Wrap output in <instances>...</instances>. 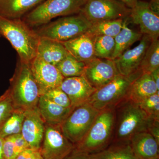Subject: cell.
<instances>
[{"mask_svg": "<svg viewBox=\"0 0 159 159\" xmlns=\"http://www.w3.org/2000/svg\"><path fill=\"white\" fill-rule=\"evenodd\" d=\"M148 3L151 10L159 15V0H151Z\"/></svg>", "mask_w": 159, "mask_h": 159, "instance_id": "cell-37", "label": "cell"}, {"mask_svg": "<svg viewBox=\"0 0 159 159\" xmlns=\"http://www.w3.org/2000/svg\"><path fill=\"white\" fill-rule=\"evenodd\" d=\"M119 1L124 3L127 7L131 9L136 5L139 0H119Z\"/></svg>", "mask_w": 159, "mask_h": 159, "instance_id": "cell-39", "label": "cell"}, {"mask_svg": "<svg viewBox=\"0 0 159 159\" xmlns=\"http://www.w3.org/2000/svg\"><path fill=\"white\" fill-rule=\"evenodd\" d=\"M94 48L95 57L111 60L115 50V39L106 35L94 36Z\"/></svg>", "mask_w": 159, "mask_h": 159, "instance_id": "cell-29", "label": "cell"}, {"mask_svg": "<svg viewBox=\"0 0 159 159\" xmlns=\"http://www.w3.org/2000/svg\"><path fill=\"white\" fill-rule=\"evenodd\" d=\"M8 89L16 109L25 111L37 107L40 95L30 64L19 60Z\"/></svg>", "mask_w": 159, "mask_h": 159, "instance_id": "cell-4", "label": "cell"}, {"mask_svg": "<svg viewBox=\"0 0 159 159\" xmlns=\"http://www.w3.org/2000/svg\"><path fill=\"white\" fill-rule=\"evenodd\" d=\"M25 111L16 109L6 120L0 124V138L21 134Z\"/></svg>", "mask_w": 159, "mask_h": 159, "instance_id": "cell-26", "label": "cell"}, {"mask_svg": "<svg viewBox=\"0 0 159 159\" xmlns=\"http://www.w3.org/2000/svg\"><path fill=\"white\" fill-rule=\"evenodd\" d=\"M37 107L45 123L51 124H61L74 108L57 105L44 95L40 97Z\"/></svg>", "mask_w": 159, "mask_h": 159, "instance_id": "cell-20", "label": "cell"}, {"mask_svg": "<svg viewBox=\"0 0 159 159\" xmlns=\"http://www.w3.org/2000/svg\"><path fill=\"white\" fill-rule=\"evenodd\" d=\"M41 157L40 149L29 148L20 152L16 159H38Z\"/></svg>", "mask_w": 159, "mask_h": 159, "instance_id": "cell-34", "label": "cell"}, {"mask_svg": "<svg viewBox=\"0 0 159 159\" xmlns=\"http://www.w3.org/2000/svg\"><path fill=\"white\" fill-rule=\"evenodd\" d=\"M30 67L40 96L60 87L65 78L56 66L46 62L38 56L31 61Z\"/></svg>", "mask_w": 159, "mask_h": 159, "instance_id": "cell-12", "label": "cell"}, {"mask_svg": "<svg viewBox=\"0 0 159 159\" xmlns=\"http://www.w3.org/2000/svg\"><path fill=\"white\" fill-rule=\"evenodd\" d=\"M92 24L80 13L64 16L35 30L40 37L64 42L85 34Z\"/></svg>", "mask_w": 159, "mask_h": 159, "instance_id": "cell-6", "label": "cell"}, {"mask_svg": "<svg viewBox=\"0 0 159 159\" xmlns=\"http://www.w3.org/2000/svg\"><path fill=\"white\" fill-rule=\"evenodd\" d=\"M94 36L87 32L73 39L61 42L69 54L77 60L86 64L96 58Z\"/></svg>", "mask_w": 159, "mask_h": 159, "instance_id": "cell-17", "label": "cell"}, {"mask_svg": "<svg viewBox=\"0 0 159 159\" xmlns=\"http://www.w3.org/2000/svg\"><path fill=\"white\" fill-rule=\"evenodd\" d=\"M14 135L4 139L3 150L4 159H16V155L15 151Z\"/></svg>", "mask_w": 159, "mask_h": 159, "instance_id": "cell-33", "label": "cell"}, {"mask_svg": "<svg viewBox=\"0 0 159 159\" xmlns=\"http://www.w3.org/2000/svg\"><path fill=\"white\" fill-rule=\"evenodd\" d=\"M139 76L127 77L118 74L110 82L96 90L88 102L99 111L115 108L120 102L127 99L131 84Z\"/></svg>", "mask_w": 159, "mask_h": 159, "instance_id": "cell-7", "label": "cell"}, {"mask_svg": "<svg viewBox=\"0 0 159 159\" xmlns=\"http://www.w3.org/2000/svg\"><path fill=\"white\" fill-rule=\"evenodd\" d=\"M45 0H0V16L21 19Z\"/></svg>", "mask_w": 159, "mask_h": 159, "instance_id": "cell-21", "label": "cell"}, {"mask_svg": "<svg viewBox=\"0 0 159 159\" xmlns=\"http://www.w3.org/2000/svg\"><path fill=\"white\" fill-rule=\"evenodd\" d=\"M69 54L62 43L40 37L37 56L46 62L56 66Z\"/></svg>", "mask_w": 159, "mask_h": 159, "instance_id": "cell-22", "label": "cell"}, {"mask_svg": "<svg viewBox=\"0 0 159 159\" xmlns=\"http://www.w3.org/2000/svg\"><path fill=\"white\" fill-rule=\"evenodd\" d=\"M157 92L159 91L151 74H142L131 84L127 99L139 104L146 98Z\"/></svg>", "mask_w": 159, "mask_h": 159, "instance_id": "cell-19", "label": "cell"}, {"mask_svg": "<svg viewBox=\"0 0 159 159\" xmlns=\"http://www.w3.org/2000/svg\"><path fill=\"white\" fill-rule=\"evenodd\" d=\"M158 68H159V39L152 41L140 66V70L143 74H151Z\"/></svg>", "mask_w": 159, "mask_h": 159, "instance_id": "cell-28", "label": "cell"}, {"mask_svg": "<svg viewBox=\"0 0 159 159\" xmlns=\"http://www.w3.org/2000/svg\"><path fill=\"white\" fill-rule=\"evenodd\" d=\"M131 9L119 0H87L80 12L92 24L103 21L126 19Z\"/></svg>", "mask_w": 159, "mask_h": 159, "instance_id": "cell-9", "label": "cell"}, {"mask_svg": "<svg viewBox=\"0 0 159 159\" xmlns=\"http://www.w3.org/2000/svg\"><path fill=\"white\" fill-rule=\"evenodd\" d=\"M116 123L115 108L99 111L88 132L75 149L90 155L97 153L112 143Z\"/></svg>", "mask_w": 159, "mask_h": 159, "instance_id": "cell-3", "label": "cell"}, {"mask_svg": "<svg viewBox=\"0 0 159 159\" xmlns=\"http://www.w3.org/2000/svg\"><path fill=\"white\" fill-rule=\"evenodd\" d=\"M15 110L8 89L0 97V124L8 119Z\"/></svg>", "mask_w": 159, "mask_h": 159, "instance_id": "cell-31", "label": "cell"}, {"mask_svg": "<svg viewBox=\"0 0 159 159\" xmlns=\"http://www.w3.org/2000/svg\"><path fill=\"white\" fill-rule=\"evenodd\" d=\"M129 17L125 20L121 31L114 38L115 48L112 57V60H114L127 51L129 48L135 43L140 41L143 36V34L141 32L129 28L127 25V21Z\"/></svg>", "mask_w": 159, "mask_h": 159, "instance_id": "cell-24", "label": "cell"}, {"mask_svg": "<svg viewBox=\"0 0 159 159\" xmlns=\"http://www.w3.org/2000/svg\"><path fill=\"white\" fill-rule=\"evenodd\" d=\"M99 112L88 102L74 107L60 124L66 138L74 145L78 144L88 132Z\"/></svg>", "mask_w": 159, "mask_h": 159, "instance_id": "cell-8", "label": "cell"}, {"mask_svg": "<svg viewBox=\"0 0 159 159\" xmlns=\"http://www.w3.org/2000/svg\"><path fill=\"white\" fill-rule=\"evenodd\" d=\"M3 142H4V139L0 138V159H4L3 150Z\"/></svg>", "mask_w": 159, "mask_h": 159, "instance_id": "cell-40", "label": "cell"}, {"mask_svg": "<svg viewBox=\"0 0 159 159\" xmlns=\"http://www.w3.org/2000/svg\"><path fill=\"white\" fill-rule=\"evenodd\" d=\"M63 159H89V155L78 151L74 148L70 154Z\"/></svg>", "mask_w": 159, "mask_h": 159, "instance_id": "cell-36", "label": "cell"}, {"mask_svg": "<svg viewBox=\"0 0 159 159\" xmlns=\"http://www.w3.org/2000/svg\"><path fill=\"white\" fill-rule=\"evenodd\" d=\"M116 123L114 142H129L136 134L148 132L152 118L139 106L128 99L115 107Z\"/></svg>", "mask_w": 159, "mask_h": 159, "instance_id": "cell-2", "label": "cell"}, {"mask_svg": "<svg viewBox=\"0 0 159 159\" xmlns=\"http://www.w3.org/2000/svg\"><path fill=\"white\" fill-rule=\"evenodd\" d=\"M119 74L114 60L94 58L85 64L84 77L96 89L111 81Z\"/></svg>", "mask_w": 159, "mask_h": 159, "instance_id": "cell-13", "label": "cell"}, {"mask_svg": "<svg viewBox=\"0 0 159 159\" xmlns=\"http://www.w3.org/2000/svg\"><path fill=\"white\" fill-rule=\"evenodd\" d=\"M0 35L9 41L20 61L30 64L37 56L40 37L22 19H9L0 16Z\"/></svg>", "mask_w": 159, "mask_h": 159, "instance_id": "cell-1", "label": "cell"}, {"mask_svg": "<svg viewBox=\"0 0 159 159\" xmlns=\"http://www.w3.org/2000/svg\"><path fill=\"white\" fill-rule=\"evenodd\" d=\"M43 95L57 105L65 107H72L67 95L60 87L48 91Z\"/></svg>", "mask_w": 159, "mask_h": 159, "instance_id": "cell-32", "label": "cell"}, {"mask_svg": "<svg viewBox=\"0 0 159 159\" xmlns=\"http://www.w3.org/2000/svg\"><path fill=\"white\" fill-rule=\"evenodd\" d=\"M87 0H45L22 19L30 27L46 25L58 16L79 14Z\"/></svg>", "mask_w": 159, "mask_h": 159, "instance_id": "cell-5", "label": "cell"}, {"mask_svg": "<svg viewBox=\"0 0 159 159\" xmlns=\"http://www.w3.org/2000/svg\"><path fill=\"white\" fill-rule=\"evenodd\" d=\"M129 18L134 24L139 26L142 34L148 35L152 40L159 36V15L150 9L149 3L138 1L131 9Z\"/></svg>", "mask_w": 159, "mask_h": 159, "instance_id": "cell-14", "label": "cell"}, {"mask_svg": "<svg viewBox=\"0 0 159 159\" xmlns=\"http://www.w3.org/2000/svg\"><path fill=\"white\" fill-rule=\"evenodd\" d=\"M154 81L155 82L158 90L159 91V68L156 69L151 73Z\"/></svg>", "mask_w": 159, "mask_h": 159, "instance_id": "cell-38", "label": "cell"}, {"mask_svg": "<svg viewBox=\"0 0 159 159\" xmlns=\"http://www.w3.org/2000/svg\"><path fill=\"white\" fill-rule=\"evenodd\" d=\"M152 39L143 34L140 43L134 48L127 50L114 60L117 71L120 75L129 77L143 74L140 70L141 63L146 50Z\"/></svg>", "mask_w": 159, "mask_h": 159, "instance_id": "cell-11", "label": "cell"}, {"mask_svg": "<svg viewBox=\"0 0 159 159\" xmlns=\"http://www.w3.org/2000/svg\"><path fill=\"white\" fill-rule=\"evenodd\" d=\"M130 145L137 159H159V144L148 132L134 135Z\"/></svg>", "mask_w": 159, "mask_h": 159, "instance_id": "cell-18", "label": "cell"}, {"mask_svg": "<svg viewBox=\"0 0 159 159\" xmlns=\"http://www.w3.org/2000/svg\"><path fill=\"white\" fill-rule=\"evenodd\" d=\"M139 105L148 116L159 119V92L147 97Z\"/></svg>", "mask_w": 159, "mask_h": 159, "instance_id": "cell-30", "label": "cell"}, {"mask_svg": "<svg viewBox=\"0 0 159 159\" xmlns=\"http://www.w3.org/2000/svg\"><path fill=\"white\" fill-rule=\"evenodd\" d=\"M45 124L37 107L25 111L21 134L30 148L40 149Z\"/></svg>", "mask_w": 159, "mask_h": 159, "instance_id": "cell-15", "label": "cell"}, {"mask_svg": "<svg viewBox=\"0 0 159 159\" xmlns=\"http://www.w3.org/2000/svg\"><path fill=\"white\" fill-rule=\"evenodd\" d=\"M89 159H137L129 142H114L97 153L89 155Z\"/></svg>", "mask_w": 159, "mask_h": 159, "instance_id": "cell-23", "label": "cell"}, {"mask_svg": "<svg viewBox=\"0 0 159 159\" xmlns=\"http://www.w3.org/2000/svg\"><path fill=\"white\" fill-rule=\"evenodd\" d=\"M127 18L103 21L92 24L87 32L93 36L106 35L115 38L121 31Z\"/></svg>", "mask_w": 159, "mask_h": 159, "instance_id": "cell-25", "label": "cell"}, {"mask_svg": "<svg viewBox=\"0 0 159 159\" xmlns=\"http://www.w3.org/2000/svg\"><path fill=\"white\" fill-rule=\"evenodd\" d=\"M60 88L67 95L73 108L88 102L97 90L90 84L83 75L65 78Z\"/></svg>", "mask_w": 159, "mask_h": 159, "instance_id": "cell-16", "label": "cell"}, {"mask_svg": "<svg viewBox=\"0 0 159 159\" xmlns=\"http://www.w3.org/2000/svg\"><path fill=\"white\" fill-rule=\"evenodd\" d=\"M38 159H43L42 157H40Z\"/></svg>", "mask_w": 159, "mask_h": 159, "instance_id": "cell-41", "label": "cell"}, {"mask_svg": "<svg viewBox=\"0 0 159 159\" xmlns=\"http://www.w3.org/2000/svg\"><path fill=\"white\" fill-rule=\"evenodd\" d=\"M148 132L159 144V119L152 118L148 128Z\"/></svg>", "mask_w": 159, "mask_h": 159, "instance_id": "cell-35", "label": "cell"}, {"mask_svg": "<svg viewBox=\"0 0 159 159\" xmlns=\"http://www.w3.org/2000/svg\"><path fill=\"white\" fill-rule=\"evenodd\" d=\"M64 78L83 75L85 64L79 61L69 54L56 66Z\"/></svg>", "mask_w": 159, "mask_h": 159, "instance_id": "cell-27", "label": "cell"}, {"mask_svg": "<svg viewBox=\"0 0 159 159\" xmlns=\"http://www.w3.org/2000/svg\"><path fill=\"white\" fill-rule=\"evenodd\" d=\"M74 148L75 145L66 138L60 124L46 123L40 149L43 159H63Z\"/></svg>", "mask_w": 159, "mask_h": 159, "instance_id": "cell-10", "label": "cell"}]
</instances>
